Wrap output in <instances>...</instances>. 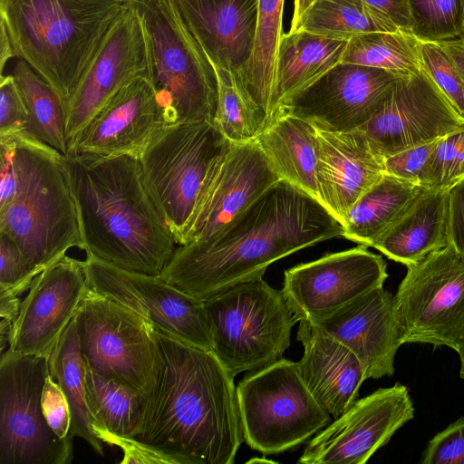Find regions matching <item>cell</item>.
<instances>
[{
	"instance_id": "1",
	"label": "cell",
	"mask_w": 464,
	"mask_h": 464,
	"mask_svg": "<svg viewBox=\"0 0 464 464\" xmlns=\"http://www.w3.org/2000/svg\"><path fill=\"white\" fill-rule=\"evenodd\" d=\"M343 235V225L318 199L279 179L210 238L179 246L160 276L204 301Z\"/></svg>"
},
{
	"instance_id": "2",
	"label": "cell",
	"mask_w": 464,
	"mask_h": 464,
	"mask_svg": "<svg viewBox=\"0 0 464 464\" xmlns=\"http://www.w3.org/2000/svg\"><path fill=\"white\" fill-rule=\"evenodd\" d=\"M163 364L135 439L186 464H232L244 440L234 376L210 350L157 331Z\"/></svg>"
},
{
	"instance_id": "3",
	"label": "cell",
	"mask_w": 464,
	"mask_h": 464,
	"mask_svg": "<svg viewBox=\"0 0 464 464\" xmlns=\"http://www.w3.org/2000/svg\"><path fill=\"white\" fill-rule=\"evenodd\" d=\"M83 250L131 272L160 276L177 243L145 187L138 156H66Z\"/></svg>"
},
{
	"instance_id": "4",
	"label": "cell",
	"mask_w": 464,
	"mask_h": 464,
	"mask_svg": "<svg viewBox=\"0 0 464 464\" xmlns=\"http://www.w3.org/2000/svg\"><path fill=\"white\" fill-rule=\"evenodd\" d=\"M123 0H0L14 58L26 62L66 102Z\"/></svg>"
},
{
	"instance_id": "5",
	"label": "cell",
	"mask_w": 464,
	"mask_h": 464,
	"mask_svg": "<svg viewBox=\"0 0 464 464\" xmlns=\"http://www.w3.org/2000/svg\"><path fill=\"white\" fill-rule=\"evenodd\" d=\"M9 139L16 186L10 202L0 208V233L17 244L40 274L70 248L83 250L66 156L26 133Z\"/></svg>"
},
{
	"instance_id": "6",
	"label": "cell",
	"mask_w": 464,
	"mask_h": 464,
	"mask_svg": "<svg viewBox=\"0 0 464 464\" xmlns=\"http://www.w3.org/2000/svg\"><path fill=\"white\" fill-rule=\"evenodd\" d=\"M123 1L142 18L150 44L151 80L166 125L202 121L215 124L216 69L172 0Z\"/></svg>"
},
{
	"instance_id": "7",
	"label": "cell",
	"mask_w": 464,
	"mask_h": 464,
	"mask_svg": "<svg viewBox=\"0 0 464 464\" xmlns=\"http://www.w3.org/2000/svg\"><path fill=\"white\" fill-rule=\"evenodd\" d=\"M256 277L204 300L212 352L235 377L268 365L289 347L300 321L283 290Z\"/></svg>"
},
{
	"instance_id": "8",
	"label": "cell",
	"mask_w": 464,
	"mask_h": 464,
	"mask_svg": "<svg viewBox=\"0 0 464 464\" xmlns=\"http://www.w3.org/2000/svg\"><path fill=\"white\" fill-rule=\"evenodd\" d=\"M208 121L166 126L139 155L145 187L179 246L215 168L232 146Z\"/></svg>"
},
{
	"instance_id": "9",
	"label": "cell",
	"mask_w": 464,
	"mask_h": 464,
	"mask_svg": "<svg viewBox=\"0 0 464 464\" xmlns=\"http://www.w3.org/2000/svg\"><path fill=\"white\" fill-rule=\"evenodd\" d=\"M237 395L244 440L263 454L295 448L331 420L306 387L297 362L283 357L246 374Z\"/></svg>"
},
{
	"instance_id": "10",
	"label": "cell",
	"mask_w": 464,
	"mask_h": 464,
	"mask_svg": "<svg viewBox=\"0 0 464 464\" xmlns=\"http://www.w3.org/2000/svg\"><path fill=\"white\" fill-rule=\"evenodd\" d=\"M74 321L87 366L99 375L150 393L163 359L157 330L149 320L90 288Z\"/></svg>"
},
{
	"instance_id": "11",
	"label": "cell",
	"mask_w": 464,
	"mask_h": 464,
	"mask_svg": "<svg viewBox=\"0 0 464 464\" xmlns=\"http://www.w3.org/2000/svg\"><path fill=\"white\" fill-rule=\"evenodd\" d=\"M401 344L464 347V254L449 245L416 264L393 295Z\"/></svg>"
},
{
	"instance_id": "12",
	"label": "cell",
	"mask_w": 464,
	"mask_h": 464,
	"mask_svg": "<svg viewBox=\"0 0 464 464\" xmlns=\"http://www.w3.org/2000/svg\"><path fill=\"white\" fill-rule=\"evenodd\" d=\"M48 360L7 349L0 360V464H70L72 438H59L41 406Z\"/></svg>"
},
{
	"instance_id": "13",
	"label": "cell",
	"mask_w": 464,
	"mask_h": 464,
	"mask_svg": "<svg viewBox=\"0 0 464 464\" xmlns=\"http://www.w3.org/2000/svg\"><path fill=\"white\" fill-rule=\"evenodd\" d=\"M142 76L151 78L149 39L142 18L124 2L65 102L68 150L102 108Z\"/></svg>"
},
{
	"instance_id": "14",
	"label": "cell",
	"mask_w": 464,
	"mask_h": 464,
	"mask_svg": "<svg viewBox=\"0 0 464 464\" xmlns=\"http://www.w3.org/2000/svg\"><path fill=\"white\" fill-rule=\"evenodd\" d=\"M83 261L92 289L142 315L157 331L212 351L203 300L185 293L160 276L121 269L90 255Z\"/></svg>"
},
{
	"instance_id": "15",
	"label": "cell",
	"mask_w": 464,
	"mask_h": 464,
	"mask_svg": "<svg viewBox=\"0 0 464 464\" xmlns=\"http://www.w3.org/2000/svg\"><path fill=\"white\" fill-rule=\"evenodd\" d=\"M399 77L379 68L339 63L278 108L318 130L353 131L380 112Z\"/></svg>"
},
{
	"instance_id": "16",
	"label": "cell",
	"mask_w": 464,
	"mask_h": 464,
	"mask_svg": "<svg viewBox=\"0 0 464 464\" xmlns=\"http://www.w3.org/2000/svg\"><path fill=\"white\" fill-rule=\"evenodd\" d=\"M414 416L408 388L399 382L355 400L305 447L302 464H364Z\"/></svg>"
},
{
	"instance_id": "17",
	"label": "cell",
	"mask_w": 464,
	"mask_h": 464,
	"mask_svg": "<svg viewBox=\"0 0 464 464\" xmlns=\"http://www.w3.org/2000/svg\"><path fill=\"white\" fill-rule=\"evenodd\" d=\"M359 130L385 159L464 130V118L420 67L397 79L380 112Z\"/></svg>"
},
{
	"instance_id": "18",
	"label": "cell",
	"mask_w": 464,
	"mask_h": 464,
	"mask_svg": "<svg viewBox=\"0 0 464 464\" xmlns=\"http://www.w3.org/2000/svg\"><path fill=\"white\" fill-rule=\"evenodd\" d=\"M387 277L382 257L359 245L285 270L282 290L300 321H315L383 286Z\"/></svg>"
},
{
	"instance_id": "19",
	"label": "cell",
	"mask_w": 464,
	"mask_h": 464,
	"mask_svg": "<svg viewBox=\"0 0 464 464\" xmlns=\"http://www.w3.org/2000/svg\"><path fill=\"white\" fill-rule=\"evenodd\" d=\"M84 261L65 255L34 277L8 349L48 359L90 289Z\"/></svg>"
},
{
	"instance_id": "20",
	"label": "cell",
	"mask_w": 464,
	"mask_h": 464,
	"mask_svg": "<svg viewBox=\"0 0 464 464\" xmlns=\"http://www.w3.org/2000/svg\"><path fill=\"white\" fill-rule=\"evenodd\" d=\"M279 179L256 140L233 143L200 196L184 245L213 237Z\"/></svg>"
},
{
	"instance_id": "21",
	"label": "cell",
	"mask_w": 464,
	"mask_h": 464,
	"mask_svg": "<svg viewBox=\"0 0 464 464\" xmlns=\"http://www.w3.org/2000/svg\"><path fill=\"white\" fill-rule=\"evenodd\" d=\"M166 126L151 78L139 77L121 89L92 119L69 148L68 155L139 157Z\"/></svg>"
},
{
	"instance_id": "22",
	"label": "cell",
	"mask_w": 464,
	"mask_h": 464,
	"mask_svg": "<svg viewBox=\"0 0 464 464\" xmlns=\"http://www.w3.org/2000/svg\"><path fill=\"white\" fill-rule=\"evenodd\" d=\"M315 141L318 200L343 225L357 199L386 173L384 159L361 130L316 129Z\"/></svg>"
},
{
	"instance_id": "23",
	"label": "cell",
	"mask_w": 464,
	"mask_h": 464,
	"mask_svg": "<svg viewBox=\"0 0 464 464\" xmlns=\"http://www.w3.org/2000/svg\"><path fill=\"white\" fill-rule=\"evenodd\" d=\"M349 348L360 360L366 379L394 372L401 345L393 315V295L377 287L321 319L311 321Z\"/></svg>"
},
{
	"instance_id": "24",
	"label": "cell",
	"mask_w": 464,
	"mask_h": 464,
	"mask_svg": "<svg viewBox=\"0 0 464 464\" xmlns=\"http://www.w3.org/2000/svg\"><path fill=\"white\" fill-rule=\"evenodd\" d=\"M215 66L240 75L255 45L259 0H172Z\"/></svg>"
},
{
	"instance_id": "25",
	"label": "cell",
	"mask_w": 464,
	"mask_h": 464,
	"mask_svg": "<svg viewBox=\"0 0 464 464\" xmlns=\"http://www.w3.org/2000/svg\"><path fill=\"white\" fill-rule=\"evenodd\" d=\"M297 340L304 355L298 370L309 392L334 418L342 415L356 400L366 380L357 356L344 344L309 320H301Z\"/></svg>"
},
{
	"instance_id": "26",
	"label": "cell",
	"mask_w": 464,
	"mask_h": 464,
	"mask_svg": "<svg viewBox=\"0 0 464 464\" xmlns=\"http://www.w3.org/2000/svg\"><path fill=\"white\" fill-rule=\"evenodd\" d=\"M449 245V190L425 188L373 247L408 266Z\"/></svg>"
},
{
	"instance_id": "27",
	"label": "cell",
	"mask_w": 464,
	"mask_h": 464,
	"mask_svg": "<svg viewBox=\"0 0 464 464\" xmlns=\"http://www.w3.org/2000/svg\"><path fill=\"white\" fill-rule=\"evenodd\" d=\"M315 133L310 122L278 108L256 141L280 179L318 199Z\"/></svg>"
},
{
	"instance_id": "28",
	"label": "cell",
	"mask_w": 464,
	"mask_h": 464,
	"mask_svg": "<svg viewBox=\"0 0 464 464\" xmlns=\"http://www.w3.org/2000/svg\"><path fill=\"white\" fill-rule=\"evenodd\" d=\"M347 43L302 29L283 34L276 62L274 114L289 96L339 63Z\"/></svg>"
},
{
	"instance_id": "29",
	"label": "cell",
	"mask_w": 464,
	"mask_h": 464,
	"mask_svg": "<svg viewBox=\"0 0 464 464\" xmlns=\"http://www.w3.org/2000/svg\"><path fill=\"white\" fill-rule=\"evenodd\" d=\"M425 188L385 173L351 208L343 237L373 247Z\"/></svg>"
},
{
	"instance_id": "30",
	"label": "cell",
	"mask_w": 464,
	"mask_h": 464,
	"mask_svg": "<svg viewBox=\"0 0 464 464\" xmlns=\"http://www.w3.org/2000/svg\"><path fill=\"white\" fill-rule=\"evenodd\" d=\"M47 360L50 374L59 383L69 402L70 435L84 440L97 454L103 456L102 442L92 430L86 395V366L79 347L74 317Z\"/></svg>"
},
{
	"instance_id": "31",
	"label": "cell",
	"mask_w": 464,
	"mask_h": 464,
	"mask_svg": "<svg viewBox=\"0 0 464 464\" xmlns=\"http://www.w3.org/2000/svg\"><path fill=\"white\" fill-rule=\"evenodd\" d=\"M28 113L26 134L68 155L65 102L26 62L17 59L11 73Z\"/></svg>"
},
{
	"instance_id": "32",
	"label": "cell",
	"mask_w": 464,
	"mask_h": 464,
	"mask_svg": "<svg viewBox=\"0 0 464 464\" xmlns=\"http://www.w3.org/2000/svg\"><path fill=\"white\" fill-rule=\"evenodd\" d=\"M285 0H259L257 26L252 55L240 77L254 102L268 117L274 115L273 90L276 62L283 34Z\"/></svg>"
},
{
	"instance_id": "33",
	"label": "cell",
	"mask_w": 464,
	"mask_h": 464,
	"mask_svg": "<svg viewBox=\"0 0 464 464\" xmlns=\"http://www.w3.org/2000/svg\"><path fill=\"white\" fill-rule=\"evenodd\" d=\"M85 366L87 403L92 424L121 436L135 438L148 394L99 375Z\"/></svg>"
},
{
	"instance_id": "34",
	"label": "cell",
	"mask_w": 464,
	"mask_h": 464,
	"mask_svg": "<svg viewBox=\"0 0 464 464\" xmlns=\"http://www.w3.org/2000/svg\"><path fill=\"white\" fill-rule=\"evenodd\" d=\"M299 29L345 41L366 33L401 31L385 14L362 0H315Z\"/></svg>"
},
{
	"instance_id": "35",
	"label": "cell",
	"mask_w": 464,
	"mask_h": 464,
	"mask_svg": "<svg viewBox=\"0 0 464 464\" xmlns=\"http://www.w3.org/2000/svg\"><path fill=\"white\" fill-rule=\"evenodd\" d=\"M340 63L409 75L420 69L419 39L402 31L362 34L348 41Z\"/></svg>"
},
{
	"instance_id": "36",
	"label": "cell",
	"mask_w": 464,
	"mask_h": 464,
	"mask_svg": "<svg viewBox=\"0 0 464 464\" xmlns=\"http://www.w3.org/2000/svg\"><path fill=\"white\" fill-rule=\"evenodd\" d=\"M214 67L218 82L216 126L234 144L256 140L268 117L251 98L238 73Z\"/></svg>"
},
{
	"instance_id": "37",
	"label": "cell",
	"mask_w": 464,
	"mask_h": 464,
	"mask_svg": "<svg viewBox=\"0 0 464 464\" xmlns=\"http://www.w3.org/2000/svg\"><path fill=\"white\" fill-rule=\"evenodd\" d=\"M417 39L445 42L464 37V0H409Z\"/></svg>"
},
{
	"instance_id": "38",
	"label": "cell",
	"mask_w": 464,
	"mask_h": 464,
	"mask_svg": "<svg viewBox=\"0 0 464 464\" xmlns=\"http://www.w3.org/2000/svg\"><path fill=\"white\" fill-rule=\"evenodd\" d=\"M419 50L421 69L464 118V80L454 63L437 42L419 40Z\"/></svg>"
},
{
	"instance_id": "39",
	"label": "cell",
	"mask_w": 464,
	"mask_h": 464,
	"mask_svg": "<svg viewBox=\"0 0 464 464\" xmlns=\"http://www.w3.org/2000/svg\"><path fill=\"white\" fill-rule=\"evenodd\" d=\"M439 140L417 145L385 158V172L430 188L431 165Z\"/></svg>"
},
{
	"instance_id": "40",
	"label": "cell",
	"mask_w": 464,
	"mask_h": 464,
	"mask_svg": "<svg viewBox=\"0 0 464 464\" xmlns=\"http://www.w3.org/2000/svg\"><path fill=\"white\" fill-rule=\"evenodd\" d=\"M464 163V130L438 141L431 165L430 188L450 190L457 184Z\"/></svg>"
},
{
	"instance_id": "41",
	"label": "cell",
	"mask_w": 464,
	"mask_h": 464,
	"mask_svg": "<svg viewBox=\"0 0 464 464\" xmlns=\"http://www.w3.org/2000/svg\"><path fill=\"white\" fill-rule=\"evenodd\" d=\"M38 275L29 266L17 244L0 233V292L20 295Z\"/></svg>"
},
{
	"instance_id": "42",
	"label": "cell",
	"mask_w": 464,
	"mask_h": 464,
	"mask_svg": "<svg viewBox=\"0 0 464 464\" xmlns=\"http://www.w3.org/2000/svg\"><path fill=\"white\" fill-rule=\"evenodd\" d=\"M92 430L101 441L121 450L123 456L121 464H186L181 458L135 438L118 435L96 424H92Z\"/></svg>"
},
{
	"instance_id": "43",
	"label": "cell",
	"mask_w": 464,
	"mask_h": 464,
	"mask_svg": "<svg viewBox=\"0 0 464 464\" xmlns=\"http://www.w3.org/2000/svg\"><path fill=\"white\" fill-rule=\"evenodd\" d=\"M0 139L25 133L28 113L12 74L0 79Z\"/></svg>"
},
{
	"instance_id": "44",
	"label": "cell",
	"mask_w": 464,
	"mask_h": 464,
	"mask_svg": "<svg viewBox=\"0 0 464 464\" xmlns=\"http://www.w3.org/2000/svg\"><path fill=\"white\" fill-rule=\"evenodd\" d=\"M421 464H464V417L437 433L428 443Z\"/></svg>"
},
{
	"instance_id": "45",
	"label": "cell",
	"mask_w": 464,
	"mask_h": 464,
	"mask_svg": "<svg viewBox=\"0 0 464 464\" xmlns=\"http://www.w3.org/2000/svg\"><path fill=\"white\" fill-rule=\"evenodd\" d=\"M41 406L53 431L61 439L72 438L70 435L72 416L69 402L61 386L50 373L43 388Z\"/></svg>"
},
{
	"instance_id": "46",
	"label": "cell",
	"mask_w": 464,
	"mask_h": 464,
	"mask_svg": "<svg viewBox=\"0 0 464 464\" xmlns=\"http://www.w3.org/2000/svg\"><path fill=\"white\" fill-rule=\"evenodd\" d=\"M450 245L464 254V180L449 190Z\"/></svg>"
},
{
	"instance_id": "47",
	"label": "cell",
	"mask_w": 464,
	"mask_h": 464,
	"mask_svg": "<svg viewBox=\"0 0 464 464\" xmlns=\"http://www.w3.org/2000/svg\"><path fill=\"white\" fill-rule=\"evenodd\" d=\"M385 14L401 31L412 34L409 0H362Z\"/></svg>"
},
{
	"instance_id": "48",
	"label": "cell",
	"mask_w": 464,
	"mask_h": 464,
	"mask_svg": "<svg viewBox=\"0 0 464 464\" xmlns=\"http://www.w3.org/2000/svg\"><path fill=\"white\" fill-rule=\"evenodd\" d=\"M14 294L0 292V316L1 320H5L13 324L16 319L20 307L21 300Z\"/></svg>"
},
{
	"instance_id": "49",
	"label": "cell",
	"mask_w": 464,
	"mask_h": 464,
	"mask_svg": "<svg viewBox=\"0 0 464 464\" xmlns=\"http://www.w3.org/2000/svg\"><path fill=\"white\" fill-rule=\"evenodd\" d=\"M454 63L464 80V39L439 43Z\"/></svg>"
},
{
	"instance_id": "50",
	"label": "cell",
	"mask_w": 464,
	"mask_h": 464,
	"mask_svg": "<svg viewBox=\"0 0 464 464\" xmlns=\"http://www.w3.org/2000/svg\"><path fill=\"white\" fill-rule=\"evenodd\" d=\"M14 58L12 43L6 32L5 24L0 22V67L1 76L3 74L5 63L10 59Z\"/></svg>"
},
{
	"instance_id": "51",
	"label": "cell",
	"mask_w": 464,
	"mask_h": 464,
	"mask_svg": "<svg viewBox=\"0 0 464 464\" xmlns=\"http://www.w3.org/2000/svg\"><path fill=\"white\" fill-rule=\"evenodd\" d=\"M314 2L315 0H295L290 31H295L300 28L301 22L305 13Z\"/></svg>"
},
{
	"instance_id": "52",
	"label": "cell",
	"mask_w": 464,
	"mask_h": 464,
	"mask_svg": "<svg viewBox=\"0 0 464 464\" xmlns=\"http://www.w3.org/2000/svg\"><path fill=\"white\" fill-rule=\"evenodd\" d=\"M459 360H460V370H459V375L462 379H464V347L461 349V351L459 353Z\"/></svg>"
},
{
	"instance_id": "53",
	"label": "cell",
	"mask_w": 464,
	"mask_h": 464,
	"mask_svg": "<svg viewBox=\"0 0 464 464\" xmlns=\"http://www.w3.org/2000/svg\"><path fill=\"white\" fill-rule=\"evenodd\" d=\"M463 180H464V163L462 165V168H461V170H460V173H459L457 184L461 182V181H463Z\"/></svg>"
},
{
	"instance_id": "54",
	"label": "cell",
	"mask_w": 464,
	"mask_h": 464,
	"mask_svg": "<svg viewBox=\"0 0 464 464\" xmlns=\"http://www.w3.org/2000/svg\"><path fill=\"white\" fill-rule=\"evenodd\" d=\"M463 39H464V37H463Z\"/></svg>"
}]
</instances>
